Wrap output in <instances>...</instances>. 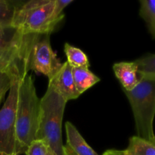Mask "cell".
I'll return each mask as SVG.
<instances>
[{
  "label": "cell",
  "instance_id": "1",
  "mask_svg": "<svg viewBox=\"0 0 155 155\" xmlns=\"http://www.w3.org/2000/svg\"><path fill=\"white\" fill-rule=\"evenodd\" d=\"M40 115V98L36 93L32 75L21 81L16 116V139L18 155L25 154L29 145L36 140Z\"/></svg>",
  "mask_w": 155,
  "mask_h": 155
},
{
  "label": "cell",
  "instance_id": "2",
  "mask_svg": "<svg viewBox=\"0 0 155 155\" xmlns=\"http://www.w3.org/2000/svg\"><path fill=\"white\" fill-rule=\"evenodd\" d=\"M67 101L48 86L40 98V115L36 140H41L57 155H64L62 142V121Z\"/></svg>",
  "mask_w": 155,
  "mask_h": 155
},
{
  "label": "cell",
  "instance_id": "3",
  "mask_svg": "<svg viewBox=\"0 0 155 155\" xmlns=\"http://www.w3.org/2000/svg\"><path fill=\"white\" fill-rule=\"evenodd\" d=\"M139 84L130 92H125L133 110L137 136L155 142V75L142 74Z\"/></svg>",
  "mask_w": 155,
  "mask_h": 155
},
{
  "label": "cell",
  "instance_id": "4",
  "mask_svg": "<svg viewBox=\"0 0 155 155\" xmlns=\"http://www.w3.org/2000/svg\"><path fill=\"white\" fill-rule=\"evenodd\" d=\"M54 0L24 2L16 10L12 27L22 35H50L63 18L53 15Z\"/></svg>",
  "mask_w": 155,
  "mask_h": 155
},
{
  "label": "cell",
  "instance_id": "5",
  "mask_svg": "<svg viewBox=\"0 0 155 155\" xmlns=\"http://www.w3.org/2000/svg\"><path fill=\"white\" fill-rule=\"evenodd\" d=\"M22 79H18L14 82L0 109V152L7 155H18L16 116L20 83Z\"/></svg>",
  "mask_w": 155,
  "mask_h": 155
},
{
  "label": "cell",
  "instance_id": "6",
  "mask_svg": "<svg viewBox=\"0 0 155 155\" xmlns=\"http://www.w3.org/2000/svg\"><path fill=\"white\" fill-rule=\"evenodd\" d=\"M50 35H32L27 54V71L45 75L48 80L58 71L62 64L53 51Z\"/></svg>",
  "mask_w": 155,
  "mask_h": 155
},
{
  "label": "cell",
  "instance_id": "7",
  "mask_svg": "<svg viewBox=\"0 0 155 155\" xmlns=\"http://www.w3.org/2000/svg\"><path fill=\"white\" fill-rule=\"evenodd\" d=\"M48 86L52 88L67 102L77 99L80 95L74 83L72 68L67 61L62 64L58 71L50 79Z\"/></svg>",
  "mask_w": 155,
  "mask_h": 155
},
{
  "label": "cell",
  "instance_id": "8",
  "mask_svg": "<svg viewBox=\"0 0 155 155\" xmlns=\"http://www.w3.org/2000/svg\"><path fill=\"white\" fill-rule=\"evenodd\" d=\"M31 37L32 35H23L10 48L0 54V74L27 55Z\"/></svg>",
  "mask_w": 155,
  "mask_h": 155
},
{
  "label": "cell",
  "instance_id": "9",
  "mask_svg": "<svg viewBox=\"0 0 155 155\" xmlns=\"http://www.w3.org/2000/svg\"><path fill=\"white\" fill-rule=\"evenodd\" d=\"M113 71L125 92L133 90L142 78L135 61L118 62L113 65Z\"/></svg>",
  "mask_w": 155,
  "mask_h": 155
},
{
  "label": "cell",
  "instance_id": "10",
  "mask_svg": "<svg viewBox=\"0 0 155 155\" xmlns=\"http://www.w3.org/2000/svg\"><path fill=\"white\" fill-rule=\"evenodd\" d=\"M67 146L77 155H98L89 146L75 126L71 122L65 124Z\"/></svg>",
  "mask_w": 155,
  "mask_h": 155
},
{
  "label": "cell",
  "instance_id": "11",
  "mask_svg": "<svg viewBox=\"0 0 155 155\" xmlns=\"http://www.w3.org/2000/svg\"><path fill=\"white\" fill-rule=\"evenodd\" d=\"M73 77L76 88L80 95L90 89L101 80L89 69L86 68H72Z\"/></svg>",
  "mask_w": 155,
  "mask_h": 155
},
{
  "label": "cell",
  "instance_id": "12",
  "mask_svg": "<svg viewBox=\"0 0 155 155\" xmlns=\"http://www.w3.org/2000/svg\"><path fill=\"white\" fill-rule=\"evenodd\" d=\"M125 155H155V142H149L137 136L129 140V145L123 151Z\"/></svg>",
  "mask_w": 155,
  "mask_h": 155
},
{
  "label": "cell",
  "instance_id": "13",
  "mask_svg": "<svg viewBox=\"0 0 155 155\" xmlns=\"http://www.w3.org/2000/svg\"><path fill=\"white\" fill-rule=\"evenodd\" d=\"M64 51L68 59L67 62L71 68L89 69V59L81 49L73 46L69 43H65Z\"/></svg>",
  "mask_w": 155,
  "mask_h": 155
},
{
  "label": "cell",
  "instance_id": "14",
  "mask_svg": "<svg viewBox=\"0 0 155 155\" xmlns=\"http://www.w3.org/2000/svg\"><path fill=\"white\" fill-rule=\"evenodd\" d=\"M139 15L145 21L148 31L155 39V0H141Z\"/></svg>",
  "mask_w": 155,
  "mask_h": 155
},
{
  "label": "cell",
  "instance_id": "15",
  "mask_svg": "<svg viewBox=\"0 0 155 155\" xmlns=\"http://www.w3.org/2000/svg\"><path fill=\"white\" fill-rule=\"evenodd\" d=\"M24 2L0 0V24L5 27H12L16 10Z\"/></svg>",
  "mask_w": 155,
  "mask_h": 155
},
{
  "label": "cell",
  "instance_id": "16",
  "mask_svg": "<svg viewBox=\"0 0 155 155\" xmlns=\"http://www.w3.org/2000/svg\"><path fill=\"white\" fill-rule=\"evenodd\" d=\"M23 35L12 27L0 24V54L10 48Z\"/></svg>",
  "mask_w": 155,
  "mask_h": 155
},
{
  "label": "cell",
  "instance_id": "17",
  "mask_svg": "<svg viewBox=\"0 0 155 155\" xmlns=\"http://www.w3.org/2000/svg\"><path fill=\"white\" fill-rule=\"evenodd\" d=\"M139 72L142 74L155 75V54H147L135 61Z\"/></svg>",
  "mask_w": 155,
  "mask_h": 155
},
{
  "label": "cell",
  "instance_id": "18",
  "mask_svg": "<svg viewBox=\"0 0 155 155\" xmlns=\"http://www.w3.org/2000/svg\"><path fill=\"white\" fill-rule=\"evenodd\" d=\"M48 146L41 140H35L29 145L26 151V155H46Z\"/></svg>",
  "mask_w": 155,
  "mask_h": 155
},
{
  "label": "cell",
  "instance_id": "19",
  "mask_svg": "<svg viewBox=\"0 0 155 155\" xmlns=\"http://www.w3.org/2000/svg\"><path fill=\"white\" fill-rule=\"evenodd\" d=\"M103 155H125L123 151L119 150H107L103 154Z\"/></svg>",
  "mask_w": 155,
  "mask_h": 155
},
{
  "label": "cell",
  "instance_id": "20",
  "mask_svg": "<svg viewBox=\"0 0 155 155\" xmlns=\"http://www.w3.org/2000/svg\"><path fill=\"white\" fill-rule=\"evenodd\" d=\"M64 155H77L74 154V151L71 148H68L67 145L64 146Z\"/></svg>",
  "mask_w": 155,
  "mask_h": 155
},
{
  "label": "cell",
  "instance_id": "21",
  "mask_svg": "<svg viewBox=\"0 0 155 155\" xmlns=\"http://www.w3.org/2000/svg\"><path fill=\"white\" fill-rule=\"evenodd\" d=\"M46 155H57V154H56L55 153H54V151H52V150H51L48 147V151H47V154Z\"/></svg>",
  "mask_w": 155,
  "mask_h": 155
},
{
  "label": "cell",
  "instance_id": "22",
  "mask_svg": "<svg viewBox=\"0 0 155 155\" xmlns=\"http://www.w3.org/2000/svg\"><path fill=\"white\" fill-rule=\"evenodd\" d=\"M3 98H4V97H0V104H1L2 101V99H3Z\"/></svg>",
  "mask_w": 155,
  "mask_h": 155
},
{
  "label": "cell",
  "instance_id": "23",
  "mask_svg": "<svg viewBox=\"0 0 155 155\" xmlns=\"http://www.w3.org/2000/svg\"><path fill=\"white\" fill-rule=\"evenodd\" d=\"M0 155H7V154H3V153L0 152Z\"/></svg>",
  "mask_w": 155,
  "mask_h": 155
}]
</instances>
